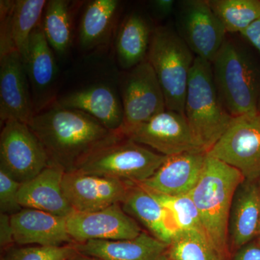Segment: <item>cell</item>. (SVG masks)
Listing matches in <instances>:
<instances>
[{"label": "cell", "instance_id": "37", "mask_svg": "<svg viewBox=\"0 0 260 260\" xmlns=\"http://www.w3.org/2000/svg\"><path fill=\"white\" fill-rule=\"evenodd\" d=\"M257 113L260 115V88H259V97H258V102H257Z\"/></svg>", "mask_w": 260, "mask_h": 260}, {"label": "cell", "instance_id": "38", "mask_svg": "<svg viewBox=\"0 0 260 260\" xmlns=\"http://www.w3.org/2000/svg\"><path fill=\"white\" fill-rule=\"evenodd\" d=\"M162 260H172V259H171L170 258H169V259H168V258L166 257V256H164V259H162Z\"/></svg>", "mask_w": 260, "mask_h": 260}, {"label": "cell", "instance_id": "29", "mask_svg": "<svg viewBox=\"0 0 260 260\" xmlns=\"http://www.w3.org/2000/svg\"><path fill=\"white\" fill-rule=\"evenodd\" d=\"M148 191L170 213L181 232L196 231L205 234L199 212L189 194L169 196Z\"/></svg>", "mask_w": 260, "mask_h": 260}, {"label": "cell", "instance_id": "15", "mask_svg": "<svg viewBox=\"0 0 260 260\" xmlns=\"http://www.w3.org/2000/svg\"><path fill=\"white\" fill-rule=\"evenodd\" d=\"M15 244L20 246H61L75 244L68 231L67 218L42 210L23 208L10 215Z\"/></svg>", "mask_w": 260, "mask_h": 260}, {"label": "cell", "instance_id": "30", "mask_svg": "<svg viewBox=\"0 0 260 260\" xmlns=\"http://www.w3.org/2000/svg\"><path fill=\"white\" fill-rule=\"evenodd\" d=\"M78 254L74 244L61 246H11L1 260H70Z\"/></svg>", "mask_w": 260, "mask_h": 260}, {"label": "cell", "instance_id": "35", "mask_svg": "<svg viewBox=\"0 0 260 260\" xmlns=\"http://www.w3.org/2000/svg\"><path fill=\"white\" fill-rule=\"evenodd\" d=\"M234 260H260V246L254 244L242 246Z\"/></svg>", "mask_w": 260, "mask_h": 260}, {"label": "cell", "instance_id": "20", "mask_svg": "<svg viewBox=\"0 0 260 260\" xmlns=\"http://www.w3.org/2000/svg\"><path fill=\"white\" fill-rule=\"evenodd\" d=\"M78 253L103 260H162L169 245L148 233L127 240H90L74 244Z\"/></svg>", "mask_w": 260, "mask_h": 260}, {"label": "cell", "instance_id": "2", "mask_svg": "<svg viewBox=\"0 0 260 260\" xmlns=\"http://www.w3.org/2000/svg\"><path fill=\"white\" fill-rule=\"evenodd\" d=\"M244 181L237 169L207 153L199 181L189 194L207 237L225 256L233 200Z\"/></svg>", "mask_w": 260, "mask_h": 260}, {"label": "cell", "instance_id": "23", "mask_svg": "<svg viewBox=\"0 0 260 260\" xmlns=\"http://www.w3.org/2000/svg\"><path fill=\"white\" fill-rule=\"evenodd\" d=\"M25 69L32 93L37 99H43L49 93L55 81L56 64L52 48L44 35L42 23L32 31L29 42Z\"/></svg>", "mask_w": 260, "mask_h": 260}, {"label": "cell", "instance_id": "25", "mask_svg": "<svg viewBox=\"0 0 260 260\" xmlns=\"http://www.w3.org/2000/svg\"><path fill=\"white\" fill-rule=\"evenodd\" d=\"M45 0L14 1L10 16V37L24 64L28 54L29 42L32 31L42 22Z\"/></svg>", "mask_w": 260, "mask_h": 260}, {"label": "cell", "instance_id": "13", "mask_svg": "<svg viewBox=\"0 0 260 260\" xmlns=\"http://www.w3.org/2000/svg\"><path fill=\"white\" fill-rule=\"evenodd\" d=\"M133 184L75 171L65 173L62 190L75 212L87 213L121 204Z\"/></svg>", "mask_w": 260, "mask_h": 260}, {"label": "cell", "instance_id": "1", "mask_svg": "<svg viewBox=\"0 0 260 260\" xmlns=\"http://www.w3.org/2000/svg\"><path fill=\"white\" fill-rule=\"evenodd\" d=\"M52 165L75 172L93 154L124 138L86 113L56 102L38 111L28 123Z\"/></svg>", "mask_w": 260, "mask_h": 260}, {"label": "cell", "instance_id": "33", "mask_svg": "<svg viewBox=\"0 0 260 260\" xmlns=\"http://www.w3.org/2000/svg\"><path fill=\"white\" fill-rule=\"evenodd\" d=\"M240 35L250 43L260 54V18L251 24Z\"/></svg>", "mask_w": 260, "mask_h": 260}, {"label": "cell", "instance_id": "10", "mask_svg": "<svg viewBox=\"0 0 260 260\" xmlns=\"http://www.w3.org/2000/svg\"><path fill=\"white\" fill-rule=\"evenodd\" d=\"M121 99L124 111L121 133L124 136L167 110L161 87L147 59L130 70L124 77L121 85Z\"/></svg>", "mask_w": 260, "mask_h": 260}, {"label": "cell", "instance_id": "8", "mask_svg": "<svg viewBox=\"0 0 260 260\" xmlns=\"http://www.w3.org/2000/svg\"><path fill=\"white\" fill-rule=\"evenodd\" d=\"M239 171L247 181L260 177V115L233 117L231 124L207 153Z\"/></svg>", "mask_w": 260, "mask_h": 260}, {"label": "cell", "instance_id": "39", "mask_svg": "<svg viewBox=\"0 0 260 260\" xmlns=\"http://www.w3.org/2000/svg\"><path fill=\"white\" fill-rule=\"evenodd\" d=\"M259 233H260V226H259Z\"/></svg>", "mask_w": 260, "mask_h": 260}, {"label": "cell", "instance_id": "7", "mask_svg": "<svg viewBox=\"0 0 260 260\" xmlns=\"http://www.w3.org/2000/svg\"><path fill=\"white\" fill-rule=\"evenodd\" d=\"M3 126L0 135V170L23 184L50 165L44 147L28 124L10 120Z\"/></svg>", "mask_w": 260, "mask_h": 260}, {"label": "cell", "instance_id": "9", "mask_svg": "<svg viewBox=\"0 0 260 260\" xmlns=\"http://www.w3.org/2000/svg\"><path fill=\"white\" fill-rule=\"evenodd\" d=\"M178 34L196 57L213 62L227 32L208 1L184 0L176 8Z\"/></svg>", "mask_w": 260, "mask_h": 260}, {"label": "cell", "instance_id": "36", "mask_svg": "<svg viewBox=\"0 0 260 260\" xmlns=\"http://www.w3.org/2000/svg\"><path fill=\"white\" fill-rule=\"evenodd\" d=\"M70 260H103L102 259H99V258L95 257V256L85 255V254H80L78 253L76 256H74V257L72 258Z\"/></svg>", "mask_w": 260, "mask_h": 260}, {"label": "cell", "instance_id": "27", "mask_svg": "<svg viewBox=\"0 0 260 260\" xmlns=\"http://www.w3.org/2000/svg\"><path fill=\"white\" fill-rule=\"evenodd\" d=\"M208 2L229 34H242L260 18L259 0H208Z\"/></svg>", "mask_w": 260, "mask_h": 260}, {"label": "cell", "instance_id": "19", "mask_svg": "<svg viewBox=\"0 0 260 260\" xmlns=\"http://www.w3.org/2000/svg\"><path fill=\"white\" fill-rule=\"evenodd\" d=\"M121 207L158 240L170 245L181 232L170 213L143 186L133 184Z\"/></svg>", "mask_w": 260, "mask_h": 260}, {"label": "cell", "instance_id": "31", "mask_svg": "<svg viewBox=\"0 0 260 260\" xmlns=\"http://www.w3.org/2000/svg\"><path fill=\"white\" fill-rule=\"evenodd\" d=\"M21 185L20 182L0 170V213L12 215L23 209L18 200Z\"/></svg>", "mask_w": 260, "mask_h": 260}, {"label": "cell", "instance_id": "24", "mask_svg": "<svg viewBox=\"0 0 260 260\" xmlns=\"http://www.w3.org/2000/svg\"><path fill=\"white\" fill-rule=\"evenodd\" d=\"M119 4L117 0L89 2L80 23L79 43L83 50H91L109 41Z\"/></svg>", "mask_w": 260, "mask_h": 260}, {"label": "cell", "instance_id": "6", "mask_svg": "<svg viewBox=\"0 0 260 260\" xmlns=\"http://www.w3.org/2000/svg\"><path fill=\"white\" fill-rule=\"evenodd\" d=\"M167 158L124 137L93 154L77 171L141 184L151 177Z\"/></svg>", "mask_w": 260, "mask_h": 260}, {"label": "cell", "instance_id": "5", "mask_svg": "<svg viewBox=\"0 0 260 260\" xmlns=\"http://www.w3.org/2000/svg\"><path fill=\"white\" fill-rule=\"evenodd\" d=\"M196 58L175 27L154 28L147 60L161 87L167 110L184 114L186 89Z\"/></svg>", "mask_w": 260, "mask_h": 260}, {"label": "cell", "instance_id": "16", "mask_svg": "<svg viewBox=\"0 0 260 260\" xmlns=\"http://www.w3.org/2000/svg\"><path fill=\"white\" fill-rule=\"evenodd\" d=\"M206 154L189 152L168 156L151 177L138 184L169 196L189 194L199 181Z\"/></svg>", "mask_w": 260, "mask_h": 260}, {"label": "cell", "instance_id": "3", "mask_svg": "<svg viewBox=\"0 0 260 260\" xmlns=\"http://www.w3.org/2000/svg\"><path fill=\"white\" fill-rule=\"evenodd\" d=\"M211 64L217 91L228 112L233 117L256 114L260 70L244 46L226 37Z\"/></svg>", "mask_w": 260, "mask_h": 260}, {"label": "cell", "instance_id": "14", "mask_svg": "<svg viewBox=\"0 0 260 260\" xmlns=\"http://www.w3.org/2000/svg\"><path fill=\"white\" fill-rule=\"evenodd\" d=\"M28 75L17 50L0 56V121L28 124L36 114Z\"/></svg>", "mask_w": 260, "mask_h": 260}, {"label": "cell", "instance_id": "12", "mask_svg": "<svg viewBox=\"0 0 260 260\" xmlns=\"http://www.w3.org/2000/svg\"><path fill=\"white\" fill-rule=\"evenodd\" d=\"M67 226L75 244L90 240H127L138 237L143 232L121 204L97 211L74 212L67 218Z\"/></svg>", "mask_w": 260, "mask_h": 260}, {"label": "cell", "instance_id": "22", "mask_svg": "<svg viewBox=\"0 0 260 260\" xmlns=\"http://www.w3.org/2000/svg\"><path fill=\"white\" fill-rule=\"evenodd\" d=\"M154 29L145 17L134 12L121 23L116 39L118 62L124 70H131L147 59Z\"/></svg>", "mask_w": 260, "mask_h": 260}, {"label": "cell", "instance_id": "28", "mask_svg": "<svg viewBox=\"0 0 260 260\" xmlns=\"http://www.w3.org/2000/svg\"><path fill=\"white\" fill-rule=\"evenodd\" d=\"M172 260H225V256L215 247L204 233L181 232L167 251Z\"/></svg>", "mask_w": 260, "mask_h": 260}, {"label": "cell", "instance_id": "4", "mask_svg": "<svg viewBox=\"0 0 260 260\" xmlns=\"http://www.w3.org/2000/svg\"><path fill=\"white\" fill-rule=\"evenodd\" d=\"M184 114L206 153L221 138L233 119L219 97L211 62L199 57L195 58L189 75Z\"/></svg>", "mask_w": 260, "mask_h": 260}, {"label": "cell", "instance_id": "21", "mask_svg": "<svg viewBox=\"0 0 260 260\" xmlns=\"http://www.w3.org/2000/svg\"><path fill=\"white\" fill-rule=\"evenodd\" d=\"M260 226V189L253 181H244L234 195L229 218V237L234 245H246Z\"/></svg>", "mask_w": 260, "mask_h": 260}, {"label": "cell", "instance_id": "26", "mask_svg": "<svg viewBox=\"0 0 260 260\" xmlns=\"http://www.w3.org/2000/svg\"><path fill=\"white\" fill-rule=\"evenodd\" d=\"M70 3L67 0L47 1L41 22L49 45L59 55L64 54L71 45Z\"/></svg>", "mask_w": 260, "mask_h": 260}, {"label": "cell", "instance_id": "11", "mask_svg": "<svg viewBox=\"0 0 260 260\" xmlns=\"http://www.w3.org/2000/svg\"><path fill=\"white\" fill-rule=\"evenodd\" d=\"M125 137L166 156L189 152L206 153L195 138L184 114L175 111L167 109L132 129Z\"/></svg>", "mask_w": 260, "mask_h": 260}, {"label": "cell", "instance_id": "18", "mask_svg": "<svg viewBox=\"0 0 260 260\" xmlns=\"http://www.w3.org/2000/svg\"><path fill=\"white\" fill-rule=\"evenodd\" d=\"M56 102L62 107L86 113L110 131L121 133L124 123L121 99L107 84H95L79 89Z\"/></svg>", "mask_w": 260, "mask_h": 260}, {"label": "cell", "instance_id": "34", "mask_svg": "<svg viewBox=\"0 0 260 260\" xmlns=\"http://www.w3.org/2000/svg\"><path fill=\"white\" fill-rule=\"evenodd\" d=\"M177 3L174 0H154L151 5L153 11L159 18H167L174 10H176Z\"/></svg>", "mask_w": 260, "mask_h": 260}, {"label": "cell", "instance_id": "17", "mask_svg": "<svg viewBox=\"0 0 260 260\" xmlns=\"http://www.w3.org/2000/svg\"><path fill=\"white\" fill-rule=\"evenodd\" d=\"M64 174V169L50 164L37 177L22 184L18 194L22 208L42 210L64 218L69 217L75 211L63 192Z\"/></svg>", "mask_w": 260, "mask_h": 260}, {"label": "cell", "instance_id": "32", "mask_svg": "<svg viewBox=\"0 0 260 260\" xmlns=\"http://www.w3.org/2000/svg\"><path fill=\"white\" fill-rule=\"evenodd\" d=\"M15 244L10 215L0 213V246L2 249H9Z\"/></svg>", "mask_w": 260, "mask_h": 260}]
</instances>
